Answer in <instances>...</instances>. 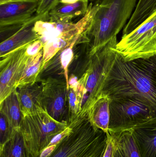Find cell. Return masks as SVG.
<instances>
[{
	"instance_id": "6da1fadb",
	"label": "cell",
	"mask_w": 156,
	"mask_h": 157,
	"mask_svg": "<svg viewBox=\"0 0 156 157\" xmlns=\"http://www.w3.org/2000/svg\"><path fill=\"white\" fill-rule=\"evenodd\" d=\"M102 93L110 98H126L139 101L156 114V55L125 61L115 52Z\"/></svg>"
},
{
	"instance_id": "7a4b0ae2",
	"label": "cell",
	"mask_w": 156,
	"mask_h": 157,
	"mask_svg": "<svg viewBox=\"0 0 156 157\" xmlns=\"http://www.w3.org/2000/svg\"><path fill=\"white\" fill-rule=\"evenodd\" d=\"M100 2L90 3L85 15L76 22H51L39 20L34 30L43 44V58L41 70L58 52L73 43L82 40L88 42L87 35L92 25Z\"/></svg>"
},
{
	"instance_id": "3957f363",
	"label": "cell",
	"mask_w": 156,
	"mask_h": 157,
	"mask_svg": "<svg viewBox=\"0 0 156 157\" xmlns=\"http://www.w3.org/2000/svg\"><path fill=\"white\" fill-rule=\"evenodd\" d=\"M137 0H102L87 35L89 57L106 46L131 18Z\"/></svg>"
},
{
	"instance_id": "277c9868",
	"label": "cell",
	"mask_w": 156,
	"mask_h": 157,
	"mask_svg": "<svg viewBox=\"0 0 156 157\" xmlns=\"http://www.w3.org/2000/svg\"><path fill=\"white\" fill-rule=\"evenodd\" d=\"M72 131L56 147L48 157H103L107 135L94 127L88 118L68 122Z\"/></svg>"
},
{
	"instance_id": "5b68a950",
	"label": "cell",
	"mask_w": 156,
	"mask_h": 157,
	"mask_svg": "<svg viewBox=\"0 0 156 157\" xmlns=\"http://www.w3.org/2000/svg\"><path fill=\"white\" fill-rule=\"evenodd\" d=\"M117 43V37L114 38L104 48L89 57V60L86 71L78 79L83 95L81 112L78 121L88 118L89 110L102 93L115 56L113 48Z\"/></svg>"
},
{
	"instance_id": "8992f818",
	"label": "cell",
	"mask_w": 156,
	"mask_h": 157,
	"mask_svg": "<svg viewBox=\"0 0 156 157\" xmlns=\"http://www.w3.org/2000/svg\"><path fill=\"white\" fill-rule=\"evenodd\" d=\"M68 125L67 122L55 120L43 109L22 116L20 132L27 155L39 157L52 139Z\"/></svg>"
},
{
	"instance_id": "52a82bcc",
	"label": "cell",
	"mask_w": 156,
	"mask_h": 157,
	"mask_svg": "<svg viewBox=\"0 0 156 157\" xmlns=\"http://www.w3.org/2000/svg\"><path fill=\"white\" fill-rule=\"evenodd\" d=\"M114 51L125 61L156 55V11L117 43Z\"/></svg>"
},
{
	"instance_id": "ba28073f",
	"label": "cell",
	"mask_w": 156,
	"mask_h": 157,
	"mask_svg": "<svg viewBox=\"0 0 156 157\" xmlns=\"http://www.w3.org/2000/svg\"><path fill=\"white\" fill-rule=\"evenodd\" d=\"M109 132L130 129L156 114L146 104L130 98H112L110 103Z\"/></svg>"
},
{
	"instance_id": "9c48e42d",
	"label": "cell",
	"mask_w": 156,
	"mask_h": 157,
	"mask_svg": "<svg viewBox=\"0 0 156 157\" xmlns=\"http://www.w3.org/2000/svg\"><path fill=\"white\" fill-rule=\"evenodd\" d=\"M29 44L16 49L1 57L0 103L17 90L29 58L26 50Z\"/></svg>"
},
{
	"instance_id": "30bf717a",
	"label": "cell",
	"mask_w": 156,
	"mask_h": 157,
	"mask_svg": "<svg viewBox=\"0 0 156 157\" xmlns=\"http://www.w3.org/2000/svg\"><path fill=\"white\" fill-rule=\"evenodd\" d=\"M42 87V106L45 110L58 121L62 120L68 96L66 81L48 77L41 80Z\"/></svg>"
},
{
	"instance_id": "8fae6325",
	"label": "cell",
	"mask_w": 156,
	"mask_h": 157,
	"mask_svg": "<svg viewBox=\"0 0 156 157\" xmlns=\"http://www.w3.org/2000/svg\"><path fill=\"white\" fill-rule=\"evenodd\" d=\"M39 0H15L0 4V27H22L36 13Z\"/></svg>"
},
{
	"instance_id": "7c38bea8",
	"label": "cell",
	"mask_w": 156,
	"mask_h": 157,
	"mask_svg": "<svg viewBox=\"0 0 156 157\" xmlns=\"http://www.w3.org/2000/svg\"><path fill=\"white\" fill-rule=\"evenodd\" d=\"M41 19L48 20L49 15H38L35 14L15 33L1 42L0 57L38 40V36L34 30V25L36 21Z\"/></svg>"
},
{
	"instance_id": "4fadbf2b",
	"label": "cell",
	"mask_w": 156,
	"mask_h": 157,
	"mask_svg": "<svg viewBox=\"0 0 156 157\" xmlns=\"http://www.w3.org/2000/svg\"><path fill=\"white\" fill-rule=\"evenodd\" d=\"M131 129L141 157H156V116Z\"/></svg>"
},
{
	"instance_id": "5bb4252c",
	"label": "cell",
	"mask_w": 156,
	"mask_h": 157,
	"mask_svg": "<svg viewBox=\"0 0 156 157\" xmlns=\"http://www.w3.org/2000/svg\"><path fill=\"white\" fill-rule=\"evenodd\" d=\"M17 98L22 116L36 112L42 106V86L36 82L18 87Z\"/></svg>"
},
{
	"instance_id": "9a60e30c",
	"label": "cell",
	"mask_w": 156,
	"mask_h": 157,
	"mask_svg": "<svg viewBox=\"0 0 156 157\" xmlns=\"http://www.w3.org/2000/svg\"><path fill=\"white\" fill-rule=\"evenodd\" d=\"M111 98L102 93L89 110L88 118L95 128L109 133L110 121V103Z\"/></svg>"
},
{
	"instance_id": "2e32d148",
	"label": "cell",
	"mask_w": 156,
	"mask_h": 157,
	"mask_svg": "<svg viewBox=\"0 0 156 157\" xmlns=\"http://www.w3.org/2000/svg\"><path fill=\"white\" fill-rule=\"evenodd\" d=\"M89 0H79L67 4L60 3L49 14L48 21L51 22H71L73 18L85 15L89 9Z\"/></svg>"
},
{
	"instance_id": "e0dca14e",
	"label": "cell",
	"mask_w": 156,
	"mask_h": 157,
	"mask_svg": "<svg viewBox=\"0 0 156 157\" xmlns=\"http://www.w3.org/2000/svg\"><path fill=\"white\" fill-rule=\"evenodd\" d=\"M0 112L5 116L9 128V138L20 131L22 113L17 95V90L0 103Z\"/></svg>"
},
{
	"instance_id": "ac0fdd59",
	"label": "cell",
	"mask_w": 156,
	"mask_h": 157,
	"mask_svg": "<svg viewBox=\"0 0 156 157\" xmlns=\"http://www.w3.org/2000/svg\"><path fill=\"white\" fill-rule=\"evenodd\" d=\"M83 91L78 79L72 75L69 78L67 98L69 102V121L68 122L78 121L81 112L83 100Z\"/></svg>"
},
{
	"instance_id": "d6986e66",
	"label": "cell",
	"mask_w": 156,
	"mask_h": 157,
	"mask_svg": "<svg viewBox=\"0 0 156 157\" xmlns=\"http://www.w3.org/2000/svg\"><path fill=\"white\" fill-rule=\"evenodd\" d=\"M156 11V0H139L136 7L125 27L123 36L131 33Z\"/></svg>"
},
{
	"instance_id": "ffe728a7",
	"label": "cell",
	"mask_w": 156,
	"mask_h": 157,
	"mask_svg": "<svg viewBox=\"0 0 156 157\" xmlns=\"http://www.w3.org/2000/svg\"><path fill=\"white\" fill-rule=\"evenodd\" d=\"M43 49L36 55L29 57L24 72L18 83L19 87L33 84L37 82L38 75L42 71L43 63Z\"/></svg>"
},
{
	"instance_id": "44dd1931",
	"label": "cell",
	"mask_w": 156,
	"mask_h": 157,
	"mask_svg": "<svg viewBox=\"0 0 156 157\" xmlns=\"http://www.w3.org/2000/svg\"><path fill=\"white\" fill-rule=\"evenodd\" d=\"M109 132L121 144L127 157H141L139 147L132 129Z\"/></svg>"
},
{
	"instance_id": "7402d4cb",
	"label": "cell",
	"mask_w": 156,
	"mask_h": 157,
	"mask_svg": "<svg viewBox=\"0 0 156 157\" xmlns=\"http://www.w3.org/2000/svg\"><path fill=\"white\" fill-rule=\"evenodd\" d=\"M27 155L20 131L14 133L0 147V157H25Z\"/></svg>"
},
{
	"instance_id": "603a6c76",
	"label": "cell",
	"mask_w": 156,
	"mask_h": 157,
	"mask_svg": "<svg viewBox=\"0 0 156 157\" xmlns=\"http://www.w3.org/2000/svg\"><path fill=\"white\" fill-rule=\"evenodd\" d=\"M76 43H73L71 46L65 48L58 53L59 54V59L60 63L61 68L64 71L66 81L67 85L68 90L69 88V77L68 72V67L71 62L73 59L74 53H73V48Z\"/></svg>"
},
{
	"instance_id": "cb8c5ba5",
	"label": "cell",
	"mask_w": 156,
	"mask_h": 157,
	"mask_svg": "<svg viewBox=\"0 0 156 157\" xmlns=\"http://www.w3.org/2000/svg\"><path fill=\"white\" fill-rule=\"evenodd\" d=\"M59 4L60 0H39L36 14L38 15H47Z\"/></svg>"
},
{
	"instance_id": "d4e9b609",
	"label": "cell",
	"mask_w": 156,
	"mask_h": 157,
	"mask_svg": "<svg viewBox=\"0 0 156 157\" xmlns=\"http://www.w3.org/2000/svg\"><path fill=\"white\" fill-rule=\"evenodd\" d=\"M9 128L8 122L3 113L0 112V147L9 139Z\"/></svg>"
},
{
	"instance_id": "484cf974",
	"label": "cell",
	"mask_w": 156,
	"mask_h": 157,
	"mask_svg": "<svg viewBox=\"0 0 156 157\" xmlns=\"http://www.w3.org/2000/svg\"><path fill=\"white\" fill-rule=\"evenodd\" d=\"M43 48V44L39 40L30 43L27 48L26 53L29 57L34 56L40 52Z\"/></svg>"
},
{
	"instance_id": "4316f807",
	"label": "cell",
	"mask_w": 156,
	"mask_h": 157,
	"mask_svg": "<svg viewBox=\"0 0 156 157\" xmlns=\"http://www.w3.org/2000/svg\"><path fill=\"white\" fill-rule=\"evenodd\" d=\"M107 135V144L103 157H113L114 149V139L113 136L109 132Z\"/></svg>"
},
{
	"instance_id": "83f0119b",
	"label": "cell",
	"mask_w": 156,
	"mask_h": 157,
	"mask_svg": "<svg viewBox=\"0 0 156 157\" xmlns=\"http://www.w3.org/2000/svg\"><path fill=\"white\" fill-rule=\"evenodd\" d=\"M113 136L114 139V149L113 156V157H127L123 148L121 145V144L115 139V137Z\"/></svg>"
},
{
	"instance_id": "f1b7e54d",
	"label": "cell",
	"mask_w": 156,
	"mask_h": 157,
	"mask_svg": "<svg viewBox=\"0 0 156 157\" xmlns=\"http://www.w3.org/2000/svg\"><path fill=\"white\" fill-rule=\"evenodd\" d=\"M56 146H53L47 147L45 148L43 152L41 153L39 157H48L49 156L51 153L54 151Z\"/></svg>"
},
{
	"instance_id": "f546056e",
	"label": "cell",
	"mask_w": 156,
	"mask_h": 157,
	"mask_svg": "<svg viewBox=\"0 0 156 157\" xmlns=\"http://www.w3.org/2000/svg\"><path fill=\"white\" fill-rule=\"evenodd\" d=\"M79 0H60V3L62 4H72L76 3Z\"/></svg>"
},
{
	"instance_id": "4dcf8cb0",
	"label": "cell",
	"mask_w": 156,
	"mask_h": 157,
	"mask_svg": "<svg viewBox=\"0 0 156 157\" xmlns=\"http://www.w3.org/2000/svg\"><path fill=\"white\" fill-rule=\"evenodd\" d=\"M13 1H15V0H0V4Z\"/></svg>"
},
{
	"instance_id": "1f68e13d",
	"label": "cell",
	"mask_w": 156,
	"mask_h": 157,
	"mask_svg": "<svg viewBox=\"0 0 156 157\" xmlns=\"http://www.w3.org/2000/svg\"><path fill=\"white\" fill-rule=\"evenodd\" d=\"M89 1H91V2H93V1H98L99 0H89Z\"/></svg>"
},
{
	"instance_id": "d6a6232c",
	"label": "cell",
	"mask_w": 156,
	"mask_h": 157,
	"mask_svg": "<svg viewBox=\"0 0 156 157\" xmlns=\"http://www.w3.org/2000/svg\"><path fill=\"white\" fill-rule=\"evenodd\" d=\"M29 157V156H28V155H27V156H26V157Z\"/></svg>"
}]
</instances>
